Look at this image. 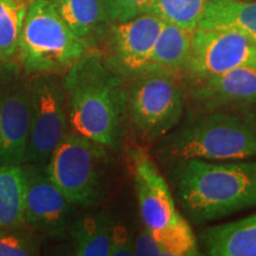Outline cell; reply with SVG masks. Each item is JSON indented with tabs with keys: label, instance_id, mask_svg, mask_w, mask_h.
<instances>
[{
	"label": "cell",
	"instance_id": "1",
	"mask_svg": "<svg viewBox=\"0 0 256 256\" xmlns=\"http://www.w3.org/2000/svg\"><path fill=\"white\" fill-rule=\"evenodd\" d=\"M126 81L100 51L89 49L76 60L63 78L72 132L119 151L128 116Z\"/></svg>",
	"mask_w": 256,
	"mask_h": 256
},
{
	"label": "cell",
	"instance_id": "2",
	"mask_svg": "<svg viewBox=\"0 0 256 256\" xmlns=\"http://www.w3.org/2000/svg\"><path fill=\"white\" fill-rule=\"evenodd\" d=\"M179 203L194 224L256 208V160L188 159L168 165Z\"/></svg>",
	"mask_w": 256,
	"mask_h": 256
},
{
	"label": "cell",
	"instance_id": "3",
	"mask_svg": "<svg viewBox=\"0 0 256 256\" xmlns=\"http://www.w3.org/2000/svg\"><path fill=\"white\" fill-rule=\"evenodd\" d=\"M156 147V159L168 166L188 159H255L256 113H196L158 140Z\"/></svg>",
	"mask_w": 256,
	"mask_h": 256
},
{
	"label": "cell",
	"instance_id": "4",
	"mask_svg": "<svg viewBox=\"0 0 256 256\" xmlns=\"http://www.w3.org/2000/svg\"><path fill=\"white\" fill-rule=\"evenodd\" d=\"M130 158L144 226L158 240L165 256L200 254L190 224L178 211L168 182L152 156L138 147L130 152Z\"/></svg>",
	"mask_w": 256,
	"mask_h": 256
},
{
	"label": "cell",
	"instance_id": "5",
	"mask_svg": "<svg viewBox=\"0 0 256 256\" xmlns=\"http://www.w3.org/2000/svg\"><path fill=\"white\" fill-rule=\"evenodd\" d=\"M89 49L60 18L51 0H32L18 50L26 78L43 74L60 75Z\"/></svg>",
	"mask_w": 256,
	"mask_h": 256
},
{
	"label": "cell",
	"instance_id": "6",
	"mask_svg": "<svg viewBox=\"0 0 256 256\" xmlns=\"http://www.w3.org/2000/svg\"><path fill=\"white\" fill-rule=\"evenodd\" d=\"M107 148L78 133L69 132L51 154L46 172L76 206H92L104 196Z\"/></svg>",
	"mask_w": 256,
	"mask_h": 256
},
{
	"label": "cell",
	"instance_id": "7",
	"mask_svg": "<svg viewBox=\"0 0 256 256\" xmlns=\"http://www.w3.org/2000/svg\"><path fill=\"white\" fill-rule=\"evenodd\" d=\"M184 108L185 90L179 76L147 75L128 87V115L142 142H158L177 128Z\"/></svg>",
	"mask_w": 256,
	"mask_h": 256
},
{
	"label": "cell",
	"instance_id": "8",
	"mask_svg": "<svg viewBox=\"0 0 256 256\" xmlns=\"http://www.w3.org/2000/svg\"><path fill=\"white\" fill-rule=\"evenodd\" d=\"M30 133L23 165L46 168L51 154L69 133L68 100L58 74L32 76Z\"/></svg>",
	"mask_w": 256,
	"mask_h": 256
},
{
	"label": "cell",
	"instance_id": "9",
	"mask_svg": "<svg viewBox=\"0 0 256 256\" xmlns=\"http://www.w3.org/2000/svg\"><path fill=\"white\" fill-rule=\"evenodd\" d=\"M22 66L0 63V165L23 166L30 133V82Z\"/></svg>",
	"mask_w": 256,
	"mask_h": 256
},
{
	"label": "cell",
	"instance_id": "10",
	"mask_svg": "<svg viewBox=\"0 0 256 256\" xmlns=\"http://www.w3.org/2000/svg\"><path fill=\"white\" fill-rule=\"evenodd\" d=\"M250 66H256L255 38L232 30L196 28L183 75L196 80Z\"/></svg>",
	"mask_w": 256,
	"mask_h": 256
},
{
	"label": "cell",
	"instance_id": "11",
	"mask_svg": "<svg viewBox=\"0 0 256 256\" xmlns=\"http://www.w3.org/2000/svg\"><path fill=\"white\" fill-rule=\"evenodd\" d=\"M165 22L150 14L132 20L114 23L110 31L107 66L126 80L150 75V60Z\"/></svg>",
	"mask_w": 256,
	"mask_h": 256
},
{
	"label": "cell",
	"instance_id": "12",
	"mask_svg": "<svg viewBox=\"0 0 256 256\" xmlns=\"http://www.w3.org/2000/svg\"><path fill=\"white\" fill-rule=\"evenodd\" d=\"M188 82V100L197 113L254 112L256 107V66Z\"/></svg>",
	"mask_w": 256,
	"mask_h": 256
},
{
	"label": "cell",
	"instance_id": "13",
	"mask_svg": "<svg viewBox=\"0 0 256 256\" xmlns=\"http://www.w3.org/2000/svg\"><path fill=\"white\" fill-rule=\"evenodd\" d=\"M25 190V224L52 238L68 229L72 206L66 194L51 180L46 168L23 165Z\"/></svg>",
	"mask_w": 256,
	"mask_h": 256
},
{
	"label": "cell",
	"instance_id": "14",
	"mask_svg": "<svg viewBox=\"0 0 256 256\" xmlns=\"http://www.w3.org/2000/svg\"><path fill=\"white\" fill-rule=\"evenodd\" d=\"M200 238L211 256H256V215L210 226Z\"/></svg>",
	"mask_w": 256,
	"mask_h": 256
},
{
	"label": "cell",
	"instance_id": "15",
	"mask_svg": "<svg viewBox=\"0 0 256 256\" xmlns=\"http://www.w3.org/2000/svg\"><path fill=\"white\" fill-rule=\"evenodd\" d=\"M194 32L165 22L150 60V75L184 74L191 55Z\"/></svg>",
	"mask_w": 256,
	"mask_h": 256
},
{
	"label": "cell",
	"instance_id": "16",
	"mask_svg": "<svg viewBox=\"0 0 256 256\" xmlns=\"http://www.w3.org/2000/svg\"><path fill=\"white\" fill-rule=\"evenodd\" d=\"M60 18L90 48L92 42L112 23L106 0H51Z\"/></svg>",
	"mask_w": 256,
	"mask_h": 256
},
{
	"label": "cell",
	"instance_id": "17",
	"mask_svg": "<svg viewBox=\"0 0 256 256\" xmlns=\"http://www.w3.org/2000/svg\"><path fill=\"white\" fill-rule=\"evenodd\" d=\"M197 28L238 31L256 40V2L211 0Z\"/></svg>",
	"mask_w": 256,
	"mask_h": 256
},
{
	"label": "cell",
	"instance_id": "18",
	"mask_svg": "<svg viewBox=\"0 0 256 256\" xmlns=\"http://www.w3.org/2000/svg\"><path fill=\"white\" fill-rule=\"evenodd\" d=\"M114 226L112 217L104 211L76 220L70 226V234L76 244V255L110 256Z\"/></svg>",
	"mask_w": 256,
	"mask_h": 256
},
{
	"label": "cell",
	"instance_id": "19",
	"mask_svg": "<svg viewBox=\"0 0 256 256\" xmlns=\"http://www.w3.org/2000/svg\"><path fill=\"white\" fill-rule=\"evenodd\" d=\"M25 190L23 166L0 165V229L25 224Z\"/></svg>",
	"mask_w": 256,
	"mask_h": 256
},
{
	"label": "cell",
	"instance_id": "20",
	"mask_svg": "<svg viewBox=\"0 0 256 256\" xmlns=\"http://www.w3.org/2000/svg\"><path fill=\"white\" fill-rule=\"evenodd\" d=\"M32 0H0V63L10 62L19 50L22 30Z\"/></svg>",
	"mask_w": 256,
	"mask_h": 256
},
{
	"label": "cell",
	"instance_id": "21",
	"mask_svg": "<svg viewBox=\"0 0 256 256\" xmlns=\"http://www.w3.org/2000/svg\"><path fill=\"white\" fill-rule=\"evenodd\" d=\"M211 0H156L153 14L166 23L194 31Z\"/></svg>",
	"mask_w": 256,
	"mask_h": 256
},
{
	"label": "cell",
	"instance_id": "22",
	"mask_svg": "<svg viewBox=\"0 0 256 256\" xmlns=\"http://www.w3.org/2000/svg\"><path fill=\"white\" fill-rule=\"evenodd\" d=\"M20 228L0 229V256H31L38 254L36 241Z\"/></svg>",
	"mask_w": 256,
	"mask_h": 256
},
{
	"label": "cell",
	"instance_id": "23",
	"mask_svg": "<svg viewBox=\"0 0 256 256\" xmlns=\"http://www.w3.org/2000/svg\"><path fill=\"white\" fill-rule=\"evenodd\" d=\"M154 2L156 0H106L110 22L113 24L153 14Z\"/></svg>",
	"mask_w": 256,
	"mask_h": 256
},
{
	"label": "cell",
	"instance_id": "24",
	"mask_svg": "<svg viewBox=\"0 0 256 256\" xmlns=\"http://www.w3.org/2000/svg\"><path fill=\"white\" fill-rule=\"evenodd\" d=\"M134 255L142 256H165L164 249L151 230L144 228L133 241Z\"/></svg>",
	"mask_w": 256,
	"mask_h": 256
},
{
	"label": "cell",
	"instance_id": "25",
	"mask_svg": "<svg viewBox=\"0 0 256 256\" xmlns=\"http://www.w3.org/2000/svg\"><path fill=\"white\" fill-rule=\"evenodd\" d=\"M134 255L133 240L122 226L115 224L113 238H112L110 256H130Z\"/></svg>",
	"mask_w": 256,
	"mask_h": 256
},
{
	"label": "cell",
	"instance_id": "26",
	"mask_svg": "<svg viewBox=\"0 0 256 256\" xmlns=\"http://www.w3.org/2000/svg\"><path fill=\"white\" fill-rule=\"evenodd\" d=\"M246 2H256V0H246Z\"/></svg>",
	"mask_w": 256,
	"mask_h": 256
}]
</instances>
